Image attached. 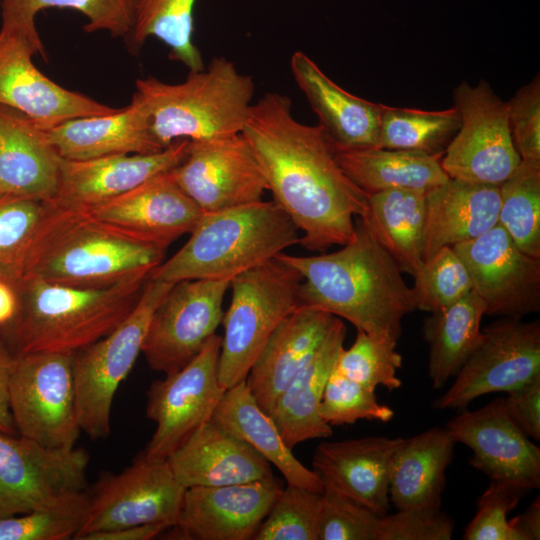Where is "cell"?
<instances>
[{"label":"cell","mask_w":540,"mask_h":540,"mask_svg":"<svg viewBox=\"0 0 540 540\" xmlns=\"http://www.w3.org/2000/svg\"><path fill=\"white\" fill-rule=\"evenodd\" d=\"M89 454L0 432V517L27 513L85 491Z\"/></svg>","instance_id":"5bb4252c"},{"label":"cell","mask_w":540,"mask_h":540,"mask_svg":"<svg viewBox=\"0 0 540 540\" xmlns=\"http://www.w3.org/2000/svg\"><path fill=\"white\" fill-rule=\"evenodd\" d=\"M166 529L164 524H143L92 533L82 540H150Z\"/></svg>","instance_id":"f5cc1de1"},{"label":"cell","mask_w":540,"mask_h":540,"mask_svg":"<svg viewBox=\"0 0 540 540\" xmlns=\"http://www.w3.org/2000/svg\"><path fill=\"white\" fill-rule=\"evenodd\" d=\"M35 54L40 52L27 37L0 30V105L18 110L43 130L118 110L47 78L33 64Z\"/></svg>","instance_id":"d6986e66"},{"label":"cell","mask_w":540,"mask_h":540,"mask_svg":"<svg viewBox=\"0 0 540 540\" xmlns=\"http://www.w3.org/2000/svg\"><path fill=\"white\" fill-rule=\"evenodd\" d=\"M173 285L149 277L126 319L103 338L73 353L77 422L92 440L109 435L116 391L142 351L155 309Z\"/></svg>","instance_id":"ba28073f"},{"label":"cell","mask_w":540,"mask_h":540,"mask_svg":"<svg viewBox=\"0 0 540 540\" xmlns=\"http://www.w3.org/2000/svg\"><path fill=\"white\" fill-rule=\"evenodd\" d=\"M346 334L344 322L335 317L316 354L289 383L269 415L290 449L307 440L328 438L333 433L332 426L321 418L319 410L326 382L344 348Z\"/></svg>","instance_id":"f546056e"},{"label":"cell","mask_w":540,"mask_h":540,"mask_svg":"<svg viewBox=\"0 0 540 540\" xmlns=\"http://www.w3.org/2000/svg\"><path fill=\"white\" fill-rule=\"evenodd\" d=\"M73 353L14 355L9 406L18 435L50 448H73L80 434Z\"/></svg>","instance_id":"9c48e42d"},{"label":"cell","mask_w":540,"mask_h":540,"mask_svg":"<svg viewBox=\"0 0 540 540\" xmlns=\"http://www.w3.org/2000/svg\"><path fill=\"white\" fill-rule=\"evenodd\" d=\"M523 492L490 482L477 500V511L465 527L464 540H519L512 528L508 514L512 511Z\"/></svg>","instance_id":"7dc6e473"},{"label":"cell","mask_w":540,"mask_h":540,"mask_svg":"<svg viewBox=\"0 0 540 540\" xmlns=\"http://www.w3.org/2000/svg\"><path fill=\"white\" fill-rule=\"evenodd\" d=\"M89 494L82 491L27 513L0 517V540H67L80 529Z\"/></svg>","instance_id":"60d3db41"},{"label":"cell","mask_w":540,"mask_h":540,"mask_svg":"<svg viewBox=\"0 0 540 540\" xmlns=\"http://www.w3.org/2000/svg\"><path fill=\"white\" fill-rule=\"evenodd\" d=\"M335 316L297 305L276 327L253 363L246 383L268 415L294 377L311 361Z\"/></svg>","instance_id":"cb8c5ba5"},{"label":"cell","mask_w":540,"mask_h":540,"mask_svg":"<svg viewBox=\"0 0 540 540\" xmlns=\"http://www.w3.org/2000/svg\"><path fill=\"white\" fill-rule=\"evenodd\" d=\"M404 438L384 436L321 442L313 471L329 487L379 516L389 510V482L395 454Z\"/></svg>","instance_id":"603a6c76"},{"label":"cell","mask_w":540,"mask_h":540,"mask_svg":"<svg viewBox=\"0 0 540 540\" xmlns=\"http://www.w3.org/2000/svg\"><path fill=\"white\" fill-rule=\"evenodd\" d=\"M165 253L166 249L53 200L20 280L109 287L151 275L164 261Z\"/></svg>","instance_id":"3957f363"},{"label":"cell","mask_w":540,"mask_h":540,"mask_svg":"<svg viewBox=\"0 0 540 540\" xmlns=\"http://www.w3.org/2000/svg\"><path fill=\"white\" fill-rule=\"evenodd\" d=\"M484 315V304L472 290L424 320L422 332L429 347L428 375L434 388L444 387L456 376L476 349L482 337Z\"/></svg>","instance_id":"e575fe53"},{"label":"cell","mask_w":540,"mask_h":540,"mask_svg":"<svg viewBox=\"0 0 540 540\" xmlns=\"http://www.w3.org/2000/svg\"><path fill=\"white\" fill-rule=\"evenodd\" d=\"M19 303L17 282L0 275V335L14 322L18 314Z\"/></svg>","instance_id":"db71d44e"},{"label":"cell","mask_w":540,"mask_h":540,"mask_svg":"<svg viewBox=\"0 0 540 540\" xmlns=\"http://www.w3.org/2000/svg\"><path fill=\"white\" fill-rule=\"evenodd\" d=\"M397 342L373 337L357 330L354 343L342 349L334 368L344 376L375 391L378 386L394 390L402 385L397 369L402 356L396 351Z\"/></svg>","instance_id":"b9f144b4"},{"label":"cell","mask_w":540,"mask_h":540,"mask_svg":"<svg viewBox=\"0 0 540 540\" xmlns=\"http://www.w3.org/2000/svg\"><path fill=\"white\" fill-rule=\"evenodd\" d=\"M291 108L287 95L265 93L241 134L273 201L303 232L299 244L322 253L352 239L353 217L365 214L368 195L343 172L323 128L299 122Z\"/></svg>","instance_id":"6da1fadb"},{"label":"cell","mask_w":540,"mask_h":540,"mask_svg":"<svg viewBox=\"0 0 540 540\" xmlns=\"http://www.w3.org/2000/svg\"><path fill=\"white\" fill-rule=\"evenodd\" d=\"M299 272L275 257L230 281L223 314L218 379L228 389L245 381L279 323L298 305Z\"/></svg>","instance_id":"52a82bcc"},{"label":"cell","mask_w":540,"mask_h":540,"mask_svg":"<svg viewBox=\"0 0 540 540\" xmlns=\"http://www.w3.org/2000/svg\"><path fill=\"white\" fill-rule=\"evenodd\" d=\"M220 346L221 336L215 333L188 364L149 387L146 415L156 428L142 452L147 459L166 460L212 420L226 390L218 379Z\"/></svg>","instance_id":"8fae6325"},{"label":"cell","mask_w":540,"mask_h":540,"mask_svg":"<svg viewBox=\"0 0 540 540\" xmlns=\"http://www.w3.org/2000/svg\"><path fill=\"white\" fill-rule=\"evenodd\" d=\"M452 248L467 267L485 315L522 319L540 311V259L521 251L499 224Z\"/></svg>","instance_id":"e0dca14e"},{"label":"cell","mask_w":540,"mask_h":540,"mask_svg":"<svg viewBox=\"0 0 540 540\" xmlns=\"http://www.w3.org/2000/svg\"><path fill=\"white\" fill-rule=\"evenodd\" d=\"M290 69L334 150L377 146L382 104L344 90L304 52L292 54Z\"/></svg>","instance_id":"484cf974"},{"label":"cell","mask_w":540,"mask_h":540,"mask_svg":"<svg viewBox=\"0 0 540 540\" xmlns=\"http://www.w3.org/2000/svg\"><path fill=\"white\" fill-rule=\"evenodd\" d=\"M46 132L65 160L147 154L163 149L154 139L147 112L134 94L129 105L111 114L67 120Z\"/></svg>","instance_id":"f1b7e54d"},{"label":"cell","mask_w":540,"mask_h":540,"mask_svg":"<svg viewBox=\"0 0 540 540\" xmlns=\"http://www.w3.org/2000/svg\"><path fill=\"white\" fill-rule=\"evenodd\" d=\"M196 0H137L131 32L125 39L131 53L138 52L149 37L169 47V58L189 71L205 67L193 41Z\"/></svg>","instance_id":"8d00e7d4"},{"label":"cell","mask_w":540,"mask_h":540,"mask_svg":"<svg viewBox=\"0 0 540 540\" xmlns=\"http://www.w3.org/2000/svg\"><path fill=\"white\" fill-rule=\"evenodd\" d=\"M426 191L392 189L369 194L360 217L402 273L414 276L423 265Z\"/></svg>","instance_id":"836d02e7"},{"label":"cell","mask_w":540,"mask_h":540,"mask_svg":"<svg viewBox=\"0 0 540 540\" xmlns=\"http://www.w3.org/2000/svg\"><path fill=\"white\" fill-rule=\"evenodd\" d=\"M454 523L441 509L411 508L380 517L376 540H450Z\"/></svg>","instance_id":"681fc988"},{"label":"cell","mask_w":540,"mask_h":540,"mask_svg":"<svg viewBox=\"0 0 540 540\" xmlns=\"http://www.w3.org/2000/svg\"><path fill=\"white\" fill-rule=\"evenodd\" d=\"M188 240L150 277L176 283L191 279L231 281L299 244V230L273 200L203 213Z\"/></svg>","instance_id":"5b68a950"},{"label":"cell","mask_w":540,"mask_h":540,"mask_svg":"<svg viewBox=\"0 0 540 540\" xmlns=\"http://www.w3.org/2000/svg\"><path fill=\"white\" fill-rule=\"evenodd\" d=\"M456 107L427 111L382 104L379 148L442 155L460 127Z\"/></svg>","instance_id":"74e56055"},{"label":"cell","mask_w":540,"mask_h":540,"mask_svg":"<svg viewBox=\"0 0 540 540\" xmlns=\"http://www.w3.org/2000/svg\"><path fill=\"white\" fill-rule=\"evenodd\" d=\"M53 200L0 196V275L18 282Z\"/></svg>","instance_id":"ab89813d"},{"label":"cell","mask_w":540,"mask_h":540,"mask_svg":"<svg viewBox=\"0 0 540 540\" xmlns=\"http://www.w3.org/2000/svg\"><path fill=\"white\" fill-rule=\"evenodd\" d=\"M136 3L137 0H2L1 29L24 35L46 59L35 26V16L42 9L76 10L88 20L84 31H107L113 37L126 39L133 26Z\"/></svg>","instance_id":"d590c367"},{"label":"cell","mask_w":540,"mask_h":540,"mask_svg":"<svg viewBox=\"0 0 540 540\" xmlns=\"http://www.w3.org/2000/svg\"><path fill=\"white\" fill-rule=\"evenodd\" d=\"M13 361L14 354L0 335V432L18 435L9 406V380Z\"/></svg>","instance_id":"816d5d0a"},{"label":"cell","mask_w":540,"mask_h":540,"mask_svg":"<svg viewBox=\"0 0 540 540\" xmlns=\"http://www.w3.org/2000/svg\"><path fill=\"white\" fill-rule=\"evenodd\" d=\"M60 160L46 130L0 105V196L53 200Z\"/></svg>","instance_id":"4316f807"},{"label":"cell","mask_w":540,"mask_h":540,"mask_svg":"<svg viewBox=\"0 0 540 540\" xmlns=\"http://www.w3.org/2000/svg\"><path fill=\"white\" fill-rule=\"evenodd\" d=\"M189 140L147 154H118L88 160H60L53 200L62 206L87 209L108 201L145 181L174 169L186 156Z\"/></svg>","instance_id":"7402d4cb"},{"label":"cell","mask_w":540,"mask_h":540,"mask_svg":"<svg viewBox=\"0 0 540 540\" xmlns=\"http://www.w3.org/2000/svg\"><path fill=\"white\" fill-rule=\"evenodd\" d=\"M445 428L470 448V464L495 482L524 494L540 487V449L509 418L503 398L463 410Z\"/></svg>","instance_id":"ac0fdd59"},{"label":"cell","mask_w":540,"mask_h":540,"mask_svg":"<svg viewBox=\"0 0 540 540\" xmlns=\"http://www.w3.org/2000/svg\"><path fill=\"white\" fill-rule=\"evenodd\" d=\"M503 405L509 418L527 437L540 440V377L508 392Z\"/></svg>","instance_id":"f907efd6"},{"label":"cell","mask_w":540,"mask_h":540,"mask_svg":"<svg viewBox=\"0 0 540 540\" xmlns=\"http://www.w3.org/2000/svg\"><path fill=\"white\" fill-rule=\"evenodd\" d=\"M171 174L203 213L259 202L268 191L260 167L241 133L189 141L186 156Z\"/></svg>","instance_id":"2e32d148"},{"label":"cell","mask_w":540,"mask_h":540,"mask_svg":"<svg viewBox=\"0 0 540 540\" xmlns=\"http://www.w3.org/2000/svg\"><path fill=\"white\" fill-rule=\"evenodd\" d=\"M228 280L174 283L155 309L142 346L149 367L165 375L188 364L215 334L223 317Z\"/></svg>","instance_id":"9a60e30c"},{"label":"cell","mask_w":540,"mask_h":540,"mask_svg":"<svg viewBox=\"0 0 540 540\" xmlns=\"http://www.w3.org/2000/svg\"><path fill=\"white\" fill-rule=\"evenodd\" d=\"M334 154L343 172L367 195L392 189L427 192L449 179L441 166L442 155L379 147Z\"/></svg>","instance_id":"d6a6232c"},{"label":"cell","mask_w":540,"mask_h":540,"mask_svg":"<svg viewBox=\"0 0 540 540\" xmlns=\"http://www.w3.org/2000/svg\"><path fill=\"white\" fill-rule=\"evenodd\" d=\"M514 147L522 161L540 162V77L522 86L506 102Z\"/></svg>","instance_id":"c3c4849f"},{"label":"cell","mask_w":540,"mask_h":540,"mask_svg":"<svg viewBox=\"0 0 540 540\" xmlns=\"http://www.w3.org/2000/svg\"><path fill=\"white\" fill-rule=\"evenodd\" d=\"M167 461L185 489L274 477L271 464L263 456L212 420L195 430Z\"/></svg>","instance_id":"d4e9b609"},{"label":"cell","mask_w":540,"mask_h":540,"mask_svg":"<svg viewBox=\"0 0 540 540\" xmlns=\"http://www.w3.org/2000/svg\"><path fill=\"white\" fill-rule=\"evenodd\" d=\"M150 275L103 288H81L37 278L17 282L19 310L1 337L14 355L74 353L103 338L138 302Z\"/></svg>","instance_id":"277c9868"},{"label":"cell","mask_w":540,"mask_h":540,"mask_svg":"<svg viewBox=\"0 0 540 540\" xmlns=\"http://www.w3.org/2000/svg\"><path fill=\"white\" fill-rule=\"evenodd\" d=\"M499 197L498 224L521 251L540 259V162L521 160Z\"/></svg>","instance_id":"f35d334b"},{"label":"cell","mask_w":540,"mask_h":540,"mask_svg":"<svg viewBox=\"0 0 540 540\" xmlns=\"http://www.w3.org/2000/svg\"><path fill=\"white\" fill-rule=\"evenodd\" d=\"M278 259L302 277L298 304L318 308L352 323L357 330L397 342L403 318L416 310L412 287L389 253L361 222L352 239L332 253Z\"/></svg>","instance_id":"7a4b0ae2"},{"label":"cell","mask_w":540,"mask_h":540,"mask_svg":"<svg viewBox=\"0 0 540 540\" xmlns=\"http://www.w3.org/2000/svg\"><path fill=\"white\" fill-rule=\"evenodd\" d=\"M81 210L96 220L166 250L179 237L189 234L203 214L177 185L171 170L117 197Z\"/></svg>","instance_id":"44dd1931"},{"label":"cell","mask_w":540,"mask_h":540,"mask_svg":"<svg viewBox=\"0 0 540 540\" xmlns=\"http://www.w3.org/2000/svg\"><path fill=\"white\" fill-rule=\"evenodd\" d=\"M460 127L441 166L449 178L500 186L521 159L510 133L507 105L485 80L461 82L453 92Z\"/></svg>","instance_id":"30bf717a"},{"label":"cell","mask_w":540,"mask_h":540,"mask_svg":"<svg viewBox=\"0 0 540 540\" xmlns=\"http://www.w3.org/2000/svg\"><path fill=\"white\" fill-rule=\"evenodd\" d=\"M320 416L331 426L354 424L361 419L389 422L394 411L378 402L375 391L333 368L320 404Z\"/></svg>","instance_id":"f6af8a7d"},{"label":"cell","mask_w":540,"mask_h":540,"mask_svg":"<svg viewBox=\"0 0 540 540\" xmlns=\"http://www.w3.org/2000/svg\"><path fill=\"white\" fill-rule=\"evenodd\" d=\"M539 377V320L503 317L482 330L478 346L434 407L464 410L480 396L508 393Z\"/></svg>","instance_id":"4fadbf2b"},{"label":"cell","mask_w":540,"mask_h":540,"mask_svg":"<svg viewBox=\"0 0 540 540\" xmlns=\"http://www.w3.org/2000/svg\"><path fill=\"white\" fill-rule=\"evenodd\" d=\"M275 478L185 490L174 528L181 539L250 540L282 491Z\"/></svg>","instance_id":"ffe728a7"},{"label":"cell","mask_w":540,"mask_h":540,"mask_svg":"<svg viewBox=\"0 0 540 540\" xmlns=\"http://www.w3.org/2000/svg\"><path fill=\"white\" fill-rule=\"evenodd\" d=\"M255 83L223 57L189 71L170 84L154 77L136 80L134 95L143 104L151 133L161 148L174 141H204L240 134L247 122Z\"/></svg>","instance_id":"8992f818"},{"label":"cell","mask_w":540,"mask_h":540,"mask_svg":"<svg viewBox=\"0 0 540 540\" xmlns=\"http://www.w3.org/2000/svg\"><path fill=\"white\" fill-rule=\"evenodd\" d=\"M519 540L540 539V497L537 496L525 511L509 519Z\"/></svg>","instance_id":"11a10c76"},{"label":"cell","mask_w":540,"mask_h":540,"mask_svg":"<svg viewBox=\"0 0 540 540\" xmlns=\"http://www.w3.org/2000/svg\"><path fill=\"white\" fill-rule=\"evenodd\" d=\"M499 187L449 178L426 192L423 261L498 224Z\"/></svg>","instance_id":"83f0119b"},{"label":"cell","mask_w":540,"mask_h":540,"mask_svg":"<svg viewBox=\"0 0 540 540\" xmlns=\"http://www.w3.org/2000/svg\"><path fill=\"white\" fill-rule=\"evenodd\" d=\"M378 514L329 487L321 493L319 540H376Z\"/></svg>","instance_id":"bcb514c9"},{"label":"cell","mask_w":540,"mask_h":540,"mask_svg":"<svg viewBox=\"0 0 540 540\" xmlns=\"http://www.w3.org/2000/svg\"><path fill=\"white\" fill-rule=\"evenodd\" d=\"M416 309L435 312L472 291V281L462 259L451 246L438 250L424 261L413 276Z\"/></svg>","instance_id":"7bdbcfd3"},{"label":"cell","mask_w":540,"mask_h":540,"mask_svg":"<svg viewBox=\"0 0 540 540\" xmlns=\"http://www.w3.org/2000/svg\"><path fill=\"white\" fill-rule=\"evenodd\" d=\"M185 488L166 460H150L142 453L116 475H107L89 495L82 525L73 539L143 524L176 525Z\"/></svg>","instance_id":"7c38bea8"},{"label":"cell","mask_w":540,"mask_h":540,"mask_svg":"<svg viewBox=\"0 0 540 540\" xmlns=\"http://www.w3.org/2000/svg\"><path fill=\"white\" fill-rule=\"evenodd\" d=\"M212 421L274 465L287 484L320 493L323 491L320 478L304 466L284 443L272 418L257 404L246 380L225 390Z\"/></svg>","instance_id":"1f68e13d"},{"label":"cell","mask_w":540,"mask_h":540,"mask_svg":"<svg viewBox=\"0 0 540 540\" xmlns=\"http://www.w3.org/2000/svg\"><path fill=\"white\" fill-rule=\"evenodd\" d=\"M321 493L287 484L253 539L319 540Z\"/></svg>","instance_id":"ee69618b"},{"label":"cell","mask_w":540,"mask_h":540,"mask_svg":"<svg viewBox=\"0 0 540 540\" xmlns=\"http://www.w3.org/2000/svg\"><path fill=\"white\" fill-rule=\"evenodd\" d=\"M455 444L445 427L404 438L392 464L389 501L397 509H441L446 469Z\"/></svg>","instance_id":"4dcf8cb0"}]
</instances>
